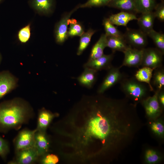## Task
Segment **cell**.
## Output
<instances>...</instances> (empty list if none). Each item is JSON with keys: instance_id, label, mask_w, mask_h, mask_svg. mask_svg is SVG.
Segmentation results:
<instances>
[{"instance_id": "obj_1", "label": "cell", "mask_w": 164, "mask_h": 164, "mask_svg": "<svg viewBox=\"0 0 164 164\" xmlns=\"http://www.w3.org/2000/svg\"><path fill=\"white\" fill-rule=\"evenodd\" d=\"M69 157L82 162L116 157L133 141L142 123L136 105L127 98L84 95L59 124Z\"/></svg>"}, {"instance_id": "obj_2", "label": "cell", "mask_w": 164, "mask_h": 164, "mask_svg": "<svg viewBox=\"0 0 164 164\" xmlns=\"http://www.w3.org/2000/svg\"><path fill=\"white\" fill-rule=\"evenodd\" d=\"M33 110L28 103L15 98L0 104V128L18 129L33 116Z\"/></svg>"}, {"instance_id": "obj_3", "label": "cell", "mask_w": 164, "mask_h": 164, "mask_svg": "<svg viewBox=\"0 0 164 164\" xmlns=\"http://www.w3.org/2000/svg\"><path fill=\"white\" fill-rule=\"evenodd\" d=\"M120 83V89L126 98L136 105L149 96L151 91L148 84L138 81L134 77H125Z\"/></svg>"}, {"instance_id": "obj_4", "label": "cell", "mask_w": 164, "mask_h": 164, "mask_svg": "<svg viewBox=\"0 0 164 164\" xmlns=\"http://www.w3.org/2000/svg\"><path fill=\"white\" fill-rule=\"evenodd\" d=\"M164 55L156 48H144L143 50L141 66L148 67L154 70L162 66Z\"/></svg>"}, {"instance_id": "obj_5", "label": "cell", "mask_w": 164, "mask_h": 164, "mask_svg": "<svg viewBox=\"0 0 164 164\" xmlns=\"http://www.w3.org/2000/svg\"><path fill=\"white\" fill-rule=\"evenodd\" d=\"M120 68L112 66L107 73L97 90V94H104L107 90L113 87L125 77L120 71Z\"/></svg>"}, {"instance_id": "obj_6", "label": "cell", "mask_w": 164, "mask_h": 164, "mask_svg": "<svg viewBox=\"0 0 164 164\" xmlns=\"http://www.w3.org/2000/svg\"><path fill=\"white\" fill-rule=\"evenodd\" d=\"M124 36L128 44L133 48L143 49L145 48L147 44V36L140 29L128 28Z\"/></svg>"}, {"instance_id": "obj_7", "label": "cell", "mask_w": 164, "mask_h": 164, "mask_svg": "<svg viewBox=\"0 0 164 164\" xmlns=\"http://www.w3.org/2000/svg\"><path fill=\"white\" fill-rule=\"evenodd\" d=\"M36 129H24L19 132L14 141L15 152L35 146V135Z\"/></svg>"}, {"instance_id": "obj_8", "label": "cell", "mask_w": 164, "mask_h": 164, "mask_svg": "<svg viewBox=\"0 0 164 164\" xmlns=\"http://www.w3.org/2000/svg\"><path fill=\"white\" fill-rule=\"evenodd\" d=\"M80 5L79 4L71 11L65 13L56 25L55 36L56 41L58 44L63 43L68 37V26L69 20L72 14L80 8Z\"/></svg>"}, {"instance_id": "obj_9", "label": "cell", "mask_w": 164, "mask_h": 164, "mask_svg": "<svg viewBox=\"0 0 164 164\" xmlns=\"http://www.w3.org/2000/svg\"><path fill=\"white\" fill-rule=\"evenodd\" d=\"M159 90H156L152 96H149L141 103L143 107L146 115L151 119H155L162 113L163 108L160 106L158 98Z\"/></svg>"}, {"instance_id": "obj_10", "label": "cell", "mask_w": 164, "mask_h": 164, "mask_svg": "<svg viewBox=\"0 0 164 164\" xmlns=\"http://www.w3.org/2000/svg\"><path fill=\"white\" fill-rule=\"evenodd\" d=\"M143 50L132 48L130 46L123 52L124 57L122 63L119 67L124 66L138 67L141 66Z\"/></svg>"}, {"instance_id": "obj_11", "label": "cell", "mask_w": 164, "mask_h": 164, "mask_svg": "<svg viewBox=\"0 0 164 164\" xmlns=\"http://www.w3.org/2000/svg\"><path fill=\"white\" fill-rule=\"evenodd\" d=\"M14 159L9 163L31 164L38 160L39 155L35 146L15 152Z\"/></svg>"}, {"instance_id": "obj_12", "label": "cell", "mask_w": 164, "mask_h": 164, "mask_svg": "<svg viewBox=\"0 0 164 164\" xmlns=\"http://www.w3.org/2000/svg\"><path fill=\"white\" fill-rule=\"evenodd\" d=\"M18 79L8 71L0 73V99L15 89L17 86Z\"/></svg>"}, {"instance_id": "obj_13", "label": "cell", "mask_w": 164, "mask_h": 164, "mask_svg": "<svg viewBox=\"0 0 164 164\" xmlns=\"http://www.w3.org/2000/svg\"><path fill=\"white\" fill-rule=\"evenodd\" d=\"M114 53L106 55L104 54L97 58L88 60L83 65V67L93 69L97 71L103 70H108L112 66V61L114 56Z\"/></svg>"}, {"instance_id": "obj_14", "label": "cell", "mask_w": 164, "mask_h": 164, "mask_svg": "<svg viewBox=\"0 0 164 164\" xmlns=\"http://www.w3.org/2000/svg\"><path fill=\"white\" fill-rule=\"evenodd\" d=\"M84 71L77 78L79 84L88 89L91 88L97 79V72L87 67H84Z\"/></svg>"}, {"instance_id": "obj_15", "label": "cell", "mask_w": 164, "mask_h": 164, "mask_svg": "<svg viewBox=\"0 0 164 164\" xmlns=\"http://www.w3.org/2000/svg\"><path fill=\"white\" fill-rule=\"evenodd\" d=\"M35 147L39 157L48 153L50 142L46 132L37 130L35 133Z\"/></svg>"}, {"instance_id": "obj_16", "label": "cell", "mask_w": 164, "mask_h": 164, "mask_svg": "<svg viewBox=\"0 0 164 164\" xmlns=\"http://www.w3.org/2000/svg\"><path fill=\"white\" fill-rule=\"evenodd\" d=\"M58 114H53L43 108L39 111L37 119V131L46 132L53 119Z\"/></svg>"}, {"instance_id": "obj_17", "label": "cell", "mask_w": 164, "mask_h": 164, "mask_svg": "<svg viewBox=\"0 0 164 164\" xmlns=\"http://www.w3.org/2000/svg\"><path fill=\"white\" fill-rule=\"evenodd\" d=\"M113 24L117 26H126L130 21L137 20L138 18L133 13L121 11L116 14H112L108 18Z\"/></svg>"}, {"instance_id": "obj_18", "label": "cell", "mask_w": 164, "mask_h": 164, "mask_svg": "<svg viewBox=\"0 0 164 164\" xmlns=\"http://www.w3.org/2000/svg\"><path fill=\"white\" fill-rule=\"evenodd\" d=\"M155 18L153 11L142 13L141 16L137 19L140 29L147 35L153 29Z\"/></svg>"}, {"instance_id": "obj_19", "label": "cell", "mask_w": 164, "mask_h": 164, "mask_svg": "<svg viewBox=\"0 0 164 164\" xmlns=\"http://www.w3.org/2000/svg\"><path fill=\"white\" fill-rule=\"evenodd\" d=\"M29 3L35 10L44 14L51 12L55 4V0H30Z\"/></svg>"}, {"instance_id": "obj_20", "label": "cell", "mask_w": 164, "mask_h": 164, "mask_svg": "<svg viewBox=\"0 0 164 164\" xmlns=\"http://www.w3.org/2000/svg\"><path fill=\"white\" fill-rule=\"evenodd\" d=\"M136 0H111L107 6L134 14L137 13Z\"/></svg>"}, {"instance_id": "obj_21", "label": "cell", "mask_w": 164, "mask_h": 164, "mask_svg": "<svg viewBox=\"0 0 164 164\" xmlns=\"http://www.w3.org/2000/svg\"><path fill=\"white\" fill-rule=\"evenodd\" d=\"M129 46L124 37L107 36V47L111 49L114 53L116 51L123 52Z\"/></svg>"}, {"instance_id": "obj_22", "label": "cell", "mask_w": 164, "mask_h": 164, "mask_svg": "<svg viewBox=\"0 0 164 164\" xmlns=\"http://www.w3.org/2000/svg\"><path fill=\"white\" fill-rule=\"evenodd\" d=\"M154 70L151 68L143 67L139 69L136 72L135 78L138 81L145 83L149 86L151 91H154L151 83Z\"/></svg>"}, {"instance_id": "obj_23", "label": "cell", "mask_w": 164, "mask_h": 164, "mask_svg": "<svg viewBox=\"0 0 164 164\" xmlns=\"http://www.w3.org/2000/svg\"><path fill=\"white\" fill-rule=\"evenodd\" d=\"M107 36L103 34L97 42L92 47L88 60L98 58L103 55L104 50L107 47Z\"/></svg>"}, {"instance_id": "obj_24", "label": "cell", "mask_w": 164, "mask_h": 164, "mask_svg": "<svg viewBox=\"0 0 164 164\" xmlns=\"http://www.w3.org/2000/svg\"><path fill=\"white\" fill-rule=\"evenodd\" d=\"M96 32V30L90 28L80 36L79 45L77 52V55H81L87 48L90 44L92 36Z\"/></svg>"}, {"instance_id": "obj_25", "label": "cell", "mask_w": 164, "mask_h": 164, "mask_svg": "<svg viewBox=\"0 0 164 164\" xmlns=\"http://www.w3.org/2000/svg\"><path fill=\"white\" fill-rule=\"evenodd\" d=\"M152 79V85L156 88V90L164 89V69L163 66L154 70Z\"/></svg>"}, {"instance_id": "obj_26", "label": "cell", "mask_w": 164, "mask_h": 164, "mask_svg": "<svg viewBox=\"0 0 164 164\" xmlns=\"http://www.w3.org/2000/svg\"><path fill=\"white\" fill-rule=\"evenodd\" d=\"M155 0H136L137 13H143L152 12L156 5Z\"/></svg>"}, {"instance_id": "obj_27", "label": "cell", "mask_w": 164, "mask_h": 164, "mask_svg": "<svg viewBox=\"0 0 164 164\" xmlns=\"http://www.w3.org/2000/svg\"><path fill=\"white\" fill-rule=\"evenodd\" d=\"M70 27L68 30L69 37L80 36L84 32L80 23L74 19H70L69 21Z\"/></svg>"}, {"instance_id": "obj_28", "label": "cell", "mask_w": 164, "mask_h": 164, "mask_svg": "<svg viewBox=\"0 0 164 164\" xmlns=\"http://www.w3.org/2000/svg\"><path fill=\"white\" fill-rule=\"evenodd\" d=\"M147 35L152 39L156 48L164 54V34L161 32H157L153 29Z\"/></svg>"}, {"instance_id": "obj_29", "label": "cell", "mask_w": 164, "mask_h": 164, "mask_svg": "<svg viewBox=\"0 0 164 164\" xmlns=\"http://www.w3.org/2000/svg\"><path fill=\"white\" fill-rule=\"evenodd\" d=\"M104 26L107 36L124 37L122 34L117 28L110 21L108 18H105L103 21Z\"/></svg>"}, {"instance_id": "obj_30", "label": "cell", "mask_w": 164, "mask_h": 164, "mask_svg": "<svg viewBox=\"0 0 164 164\" xmlns=\"http://www.w3.org/2000/svg\"><path fill=\"white\" fill-rule=\"evenodd\" d=\"M111 0H88L83 4H80V8L98 7L107 5Z\"/></svg>"}, {"instance_id": "obj_31", "label": "cell", "mask_w": 164, "mask_h": 164, "mask_svg": "<svg viewBox=\"0 0 164 164\" xmlns=\"http://www.w3.org/2000/svg\"><path fill=\"white\" fill-rule=\"evenodd\" d=\"M43 164H55L59 161L58 156L53 154L47 153L39 157L38 160Z\"/></svg>"}, {"instance_id": "obj_32", "label": "cell", "mask_w": 164, "mask_h": 164, "mask_svg": "<svg viewBox=\"0 0 164 164\" xmlns=\"http://www.w3.org/2000/svg\"><path fill=\"white\" fill-rule=\"evenodd\" d=\"M145 156L146 162L150 164L155 163L160 159L158 153L152 149H149L146 151Z\"/></svg>"}, {"instance_id": "obj_33", "label": "cell", "mask_w": 164, "mask_h": 164, "mask_svg": "<svg viewBox=\"0 0 164 164\" xmlns=\"http://www.w3.org/2000/svg\"><path fill=\"white\" fill-rule=\"evenodd\" d=\"M151 128L157 135L163 137L164 134V126L162 122L158 120L153 121L151 124Z\"/></svg>"}, {"instance_id": "obj_34", "label": "cell", "mask_w": 164, "mask_h": 164, "mask_svg": "<svg viewBox=\"0 0 164 164\" xmlns=\"http://www.w3.org/2000/svg\"><path fill=\"white\" fill-rule=\"evenodd\" d=\"M30 29L29 25L21 29L19 32L18 36L19 40L22 43L26 42L30 38Z\"/></svg>"}, {"instance_id": "obj_35", "label": "cell", "mask_w": 164, "mask_h": 164, "mask_svg": "<svg viewBox=\"0 0 164 164\" xmlns=\"http://www.w3.org/2000/svg\"><path fill=\"white\" fill-rule=\"evenodd\" d=\"M155 11L154 12L155 18L162 22L164 21V2H161L156 4L154 9Z\"/></svg>"}, {"instance_id": "obj_36", "label": "cell", "mask_w": 164, "mask_h": 164, "mask_svg": "<svg viewBox=\"0 0 164 164\" xmlns=\"http://www.w3.org/2000/svg\"><path fill=\"white\" fill-rule=\"evenodd\" d=\"M9 151L8 143L0 136V156L5 158Z\"/></svg>"}, {"instance_id": "obj_37", "label": "cell", "mask_w": 164, "mask_h": 164, "mask_svg": "<svg viewBox=\"0 0 164 164\" xmlns=\"http://www.w3.org/2000/svg\"><path fill=\"white\" fill-rule=\"evenodd\" d=\"M158 98L159 103L163 108L164 107V89L159 91Z\"/></svg>"}, {"instance_id": "obj_38", "label": "cell", "mask_w": 164, "mask_h": 164, "mask_svg": "<svg viewBox=\"0 0 164 164\" xmlns=\"http://www.w3.org/2000/svg\"><path fill=\"white\" fill-rule=\"evenodd\" d=\"M2 0H0V2L2 1Z\"/></svg>"}, {"instance_id": "obj_39", "label": "cell", "mask_w": 164, "mask_h": 164, "mask_svg": "<svg viewBox=\"0 0 164 164\" xmlns=\"http://www.w3.org/2000/svg\"><path fill=\"white\" fill-rule=\"evenodd\" d=\"M161 1H164V0H161Z\"/></svg>"}, {"instance_id": "obj_40", "label": "cell", "mask_w": 164, "mask_h": 164, "mask_svg": "<svg viewBox=\"0 0 164 164\" xmlns=\"http://www.w3.org/2000/svg\"><path fill=\"white\" fill-rule=\"evenodd\" d=\"M0 60H1V57H0Z\"/></svg>"}]
</instances>
